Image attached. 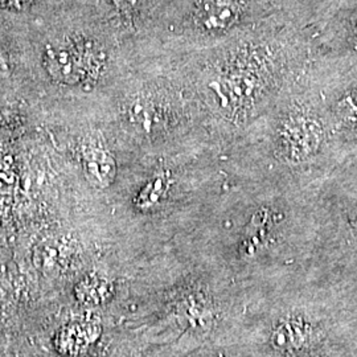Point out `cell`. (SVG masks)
<instances>
[{
	"label": "cell",
	"instance_id": "9c48e42d",
	"mask_svg": "<svg viewBox=\"0 0 357 357\" xmlns=\"http://www.w3.org/2000/svg\"><path fill=\"white\" fill-rule=\"evenodd\" d=\"M75 295L77 301L82 305L100 306L113 298L114 286L106 278L98 275H89L77 283Z\"/></svg>",
	"mask_w": 357,
	"mask_h": 357
},
{
	"label": "cell",
	"instance_id": "5b68a950",
	"mask_svg": "<svg viewBox=\"0 0 357 357\" xmlns=\"http://www.w3.org/2000/svg\"><path fill=\"white\" fill-rule=\"evenodd\" d=\"M47 69L57 81L77 84L88 72V60L84 54L69 48L47 52Z\"/></svg>",
	"mask_w": 357,
	"mask_h": 357
},
{
	"label": "cell",
	"instance_id": "8fae6325",
	"mask_svg": "<svg viewBox=\"0 0 357 357\" xmlns=\"http://www.w3.org/2000/svg\"><path fill=\"white\" fill-rule=\"evenodd\" d=\"M347 290V301H348V305L349 308L355 317V319L357 321V280L352 282L351 284H348L345 287Z\"/></svg>",
	"mask_w": 357,
	"mask_h": 357
},
{
	"label": "cell",
	"instance_id": "7c38bea8",
	"mask_svg": "<svg viewBox=\"0 0 357 357\" xmlns=\"http://www.w3.org/2000/svg\"><path fill=\"white\" fill-rule=\"evenodd\" d=\"M351 35H348L349 48L354 52H357V13L351 19Z\"/></svg>",
	"mask_w": 357,
	"mask_h": 357
},
{
	"label": "cell",
	"instance_id": "6da1fadb",
	"mask_svg": "<svg viewBox=\"0 0 357 357\" xmlns=\"http://www.w3.org/2000/svg\"><path fill=\"white\" fill-rule=\"evenodd\" d=\"M257 183L237 217L224 225L228 258L265 290L314 268L321 215L318 185Z\"/></svg>",
	"mask_w": 357,
	"mask_h": 357
},
{
	"label": "cell",
	"instance_id": "30bf717a",
	"mask_svg": "<svg viewBox=\"0 0 357 357\" xmlns=\"http://www.w3.org/2000/svg\"><path fill=\"white\" fill-rule=\"evenodd\" d=\"M171 185H172V180L168 176V174L156 175L138 193L135 199V205L141 209H150L155 205L162 203L166 195H168Z\"/></svg>",
	"mask_w": 357,
	"mask_h": 357
},
{
	"label": "cell",
	"instance_id": "ba28073f",
	"mask_svg": "<svg viewBox=\"0 0 357 357\" xmlns=\"http://www.w3.org/2000/svg\"><path fill=\"white\" fill-rule=\"evenodd\" d=\"M238 17V7L231 0H206L200 13V20L206 29L229 28Z\"/></svg>",
	"mask_w": 357,
	"mask_h": 357
},
{
	"label": "cell",
	"instance_id": "52a82bcc",
	"mask_svg": "<svg viewBox=\"0 0 357 357\" xmlns=\"http://www.w3.org/2000/svg\"><path fill=\"white\" fill-rule=\"evenodd\" d=\"M85 176L97 188H106L114 181L116 165L114 158L100 147H85L81 153Z\"/></svg>",
	"mask_w": 357,
	"mask_h": 357
},
{
	"label": "cell",
	"instance_id": "8992f818",
	"mask_svg": "<svg viewBox=\"0 0 357 357\" xmlns=\"http://www.w3.org/2000/svg\"><path fill=\"white\" fill-rule=\"evenodd\" d=\"M101 333V327L91 321L68 324L56 336V348L63 355H79L93 344Z\"/></svg>",
	"mask_w": 357,
	"mask_h": 357
},
{
	"label": "cell",
	"instance_id": "3957f363",
	"mask_svg": "<svg viewBox=\"0 0 357 357\" xmlns=\"http://www.w3.org/2000/svg\"><path fill=\"white\" fill-rule=\"evenodd\" d=\"M250 149L258 178L319 185L340 166L320 93L286 90Z\"/></svg>",
	"mask_w": 357,
	"mask_h": 357
},
{
	"label": "cell",
	"instance_id": "7a4b0ae2",
	"mask_svg": "<svg viewBox=\"0 0 357 357\" xmlns=\"http://www.w3.org/2000/svg\"><path fill=\"white\" fill-rule=\"evenodd\" d=\"M252 354L273 357H357V321L344 284L314 268L259 290Z\"/></svg>",
	"mask_w": 357,
	"mask_h": 357
},
{
	"label": "cell",
	"instance_id": "4fadbf2b",
	"mask_svg": "<svg viewBox=\"0 0 357 357\" xmlns=\"http://www.w3.org/2000/svg\"><path fill=\"white\" fill-rule=\"evenodd\" d=\"M6 1L15 7H23L28 0H6Z\"/></svg>",
	"mask_w": 357,
	"mask_h": 357
},
{
	"label": "cell",
	"instance_id": "277c9868",
	"mask_svg": "<svg viewBox=\"0 0 357 357\" xmlns=\"http://www.w3.org/2000/svg\"><path fill=\"white\" fill-rule=\"evenodd\" d=\"M340 166L357 158V75L319 91Z\"/></svg>",
	"mask_w": 357,
	"mask_h": 357
}]
</instances>
